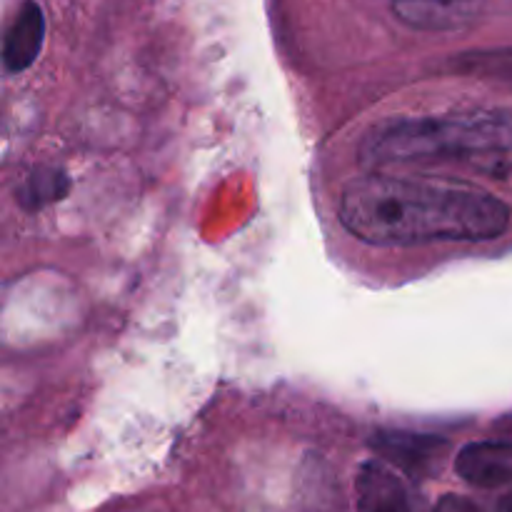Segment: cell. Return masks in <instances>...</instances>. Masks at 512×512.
I'll return each mask as SVG.
<instances>
[{
	"instance_id": "7c38bea8",
	"label": "cell",
	"mask_w": 512,
	"mask_h": 512,
	"mask_svg": "<svg viewBox=\"0 0 512 512\" xmlns=\"http://www.w3.org/2000/svg\"><path fill=\"white\" fill-rule=\"evenodd\" d=\"M505 440V443H508V445H512V420H510V430H508V438H503Z\"/></svg>"
},
{
	"instance_id": "277c9868",
	"label": "cell",
	"mask_w": 512,
	"mask_h": 512,
	"mask_svg": "<svg viewBox=\"0 0 512 512\" xmlns=\"http://www.w3.org/2000/svg\"><path fill=\"white\" fill-rule=\"evenodd\" d=\"M373 448L378 450L380 458L403 470L408 478L423 480L438 470L448 443L435 438V435L378 433L373 440Z\"/></svg>"
},
{
	"instance_id": "ba28073f",
	"label": "cell",
	"mask_w": 512,
	"mask_h": 512,
	"mask_svg": "<svg viewBox=\"0 0 512 512\" xmlns=\"http://www.w3.org/2000/svg\"><path fill=\"white\" fill-rule=\"evenodd\" d=\"M70 188V180L63 170L38 168L25 178L23 188H18V203L25 210H40L55 200L65 198Z\"/></svg>"
},
{
	"instance_id": "7a4b0ae2",
	"label": "cell",
	"mask_w": 512,
	"mask_h": 512,
	"mask_svg": "<svg viewBox=\"0 0 512 512\" xmlns=\"http://www.w3.org/2000/svg\"><path fill=\"white\" fill-rule=\"evenodd\" d=\"M368 170L453 168L512 188V113L418 115L378 125L360 145Z\"/></svg>"
},
{
	"instance_id": "30bf717a",
	"label": "cell",
	"mask_w": 512,
	"mask_h": 512,
	"mask_svg": "<svg viewBox=\"0 0 512 512\" xmlns=\"http://www.w3.org/2000/svg\"><path fill=\"white\" fill-rule=\"evenodd\" d=\"M308 485L310 488L303 512H343V498L338 500V493H335V488L328 483V478L320 470L313 475V480Z\"/></svg>"
},
{
	"instance_id": "3957f363",
	"label": "cell",
	"mask_w": 512,
	"mask_h": 512,
	"mask_svg": "<svg viewBox=\"0 0 512 512\" xmlns=\"http://www.w3.org/2000/svg\"><path fill=\"white\" fill-rule=\"evenodd\" d=\"M485 0H390L403 25L423 33H455L478 20Z\"/></svg>"
},
{
	"instance_id": "9c48e42d",
	"label": "cell",
	"mask_w": 512,
	"mask_h": 512,
	"mask_svg": "<svg viewBox=\"0 0 512 512\" xmlns=\"http://www.w3.org/2000/svg\"><path fill=\"white\" fill-rule=\"evenodd\" d=\"M458 70L483 73L488 78L512 80V50H483V53H465L455 60Z\"/></svg>"
},
{
	"instance_id": "52a82bcc",
	"label": "cell",
	"mask_w": 512,
	"mask_h": 512,
	"mask_svg": "<svg viewBox=\"0 0 512 512\" xmlns=\"http://www.w3.org/2000/svg\"><path fill=\"white\" fill-rule=\"evenodd\" d=\"M45 40L43 8L33 0L23 3L15 20L10 23L3 43V65L8 73H23L38 60Z\"/></svg>"
},
{
	"instance_id": "5b68a950",
	"label": "cell",
	"mask_w": 512,
	"mask_h": 512,
	"mask_svg": "<svg viewBox=\"0 0 512 512\" xmlns=\"http://www.w3.org/2000/svg\"><path fill=\"white\" fill-rule=\"evenodd\" d=\"M455 470L465 483L483 490H500L512 485V445L505 440H483L460 450Z\"/></svg>"
},
{
	"instance_id": "8992f818",
	"label": "cell",
	"mask_w": 512,
	"mask_h": 512,
	"mask_svg": "<svg viewBox=\"0 0 512 512\" xmlns=\"http://www.w3.org/2000/svg\"><path fill=\"white\" fill-rule=\"evenodd\" d=\"M358 512H423L403 480L385 463L370 460L358 473Z\"/></svg>"
},
{
	"instance_id": "8fae6325",
	"label": "cell",
	"mask_w": 512,
	"mask_h": 512,
	"mask_svg": "<svg viewBox=\"0 0 512 512\" xmlns=\"http://www.w3.org/2000/svg\"><path fill=\"white\" fill-rule=\"evenodd\" d=\"M435 512H490L488 503H480L473 498H460V495H445L438 503Z\"/></svg>"
},
{
	"instance_id": "6da1fadb",
	"label": "cell",
	"mask_w": 512,
	"mask_h": 512,
	"mask_svg": "<svg viewBox=\"0 0 512 512\" xmlns=\"http://www.w3.org/2000/svg\"><path fill=\"white\" fill-rule=\"evenodd\" d=\"M340 223L378 248L480 243L508 230L510 208L473 183L440 175L370 170L340 195Z\"/></svg>"
}]
</instances>
